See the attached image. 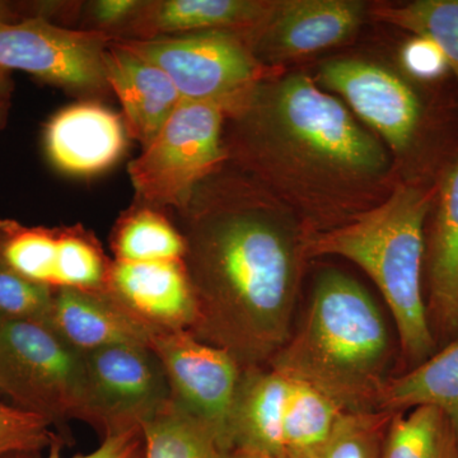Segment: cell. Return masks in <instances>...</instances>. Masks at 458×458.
I'll use <instances>...</instances> for the list:
<instances>
[{
	"label": "cell",
	"mask_w": 458,
	"mask_h": 458,
	"mask_svg": "<svg viewBox=\"0 0 458 458\" xmlns=\"http://www.w3.org/2000/svg\"><path fill=\"white\" fill-rule=\"evenodd\" d=\"M222 171L177 213L197 302L190 333L242 369L269 366L293 333L309 232L254 180Z\"/></svg>",
	"instance_id": "obj_1"
},
{
	"label": "cell",
	"mask_w": 458,
	"mask_h": 458,
	"mask_svg": "<svg viewBox=\"0 0 458 458\" xmlns=\"http://www.w3.org/2000/svg\"><path fill=\"white\" fill-rule=\"evenodd\" d=\"M227 162L309 233L351 222L390 189V153L339 99L303 73L267 77L225 113Z\"/></svg>",
	"instance_id": "obj_2"
},
{
	"label": "cell",
	"mask_w": 458,
	"mask_h": 458,
	"mask_svg": "<svg viewBox=\"0 0 458 458\" xmlns=\"http://www.w3.org/2000/svg\"><path fill=\"white\" fill-rule=\"evenodd\" d=\"M394 355L381 307L352 276L325 269L309 304L269 367L327 394L345 412L378 410Z\"/></svg>",
	"instance_id": "obj_3"
},
{
	"label": "cell",
	"mask_w": 458,
	"mask_h": 458,
	"mask_svg": "<svg viewBox=\"0 0 458 458\" xmlns=\"http://www.w3.org/2000/svg\"><path fill=\"white\" fill-rule=\"evenodd\" d=\"M432 201V192L403 183L369 212L339 227L307 233L306 238L309 260L339 256L354 262L373 280L393 316L408 369L438 351L421 276L424 228Z\"/></svg>",
	"instance_id": "obj_4"
},
{
	"label": "cell",
	"mask_w": 458,
	"mask_h": 458,
	"mask_svg": "<svg viewBox=\"0 0 458 458\" xmlns=\"http://www.w3.org/2000/svg\"><path fill=\"white\" fill-rule=\"evenodd\" d=\"M0 393L53 426L87 423L84 354L44 322L0 316Z\"/></svg>",
	"instance_id": "obj_5"
},
{
	"label": "cell",
	"mask_w": 458,
	"mask_h": 458,
	"mask_svg": "<svg viewBox=\"0 0 458 458\" xmlns=\"http://www.w3.org/2000/svg\"><path fill=\"white\" fill-rule=\"evenodd\" d=\"M221 105L182 101L156 140L128 165L135 203L185 209L195 189L227 162Z\"/></svg>",
	"instance_id": "obj_6"
},
{
	"label": "cell",
	"mask_w": 458,
	"mask_h": 458,
	"mask_svg": "<svg viewBox=\"0 0 458 458\" xmlns=\"http://www.w3.org/2000/svg\"><path fill=\"white\" fill-rule=\"evenodd\" d=\"M110 40L162 69L182 101L221 105L225 113L269 77L245 36L227 30L155 40Z\"/></svg>",
	"instance_id": "obj_7"
},
{
	"label": "cell",
	"mask_w": 458,
	"mask_h": 458,
	"mask_svg": "<svg viewBox=\"0 0 458 458\" xmlns=\"http://www.w3.org/2000/svg\"><path fill=\"white\" fill-rule=\"evenodd\" d=\"M89 419L102 438L143 427L171 403L164 366L150 345L123 344L84 354Z\"/></svg>",
	"instance_id": "obj_8"
},
{
	"label": "cell",
	"mask_w": 458,
	"mask_h": 458,
	"mask_svg": "<svg viewBox=\"0 0 458 458\" xmlns=\"http://www.w3.org/2000/svg\"><path fill=\"white\" fill-rule=\"evenodd\" d=\"M104 33L68 29L47 17L0 23V68L26 72L86 95L110 92Z\"/></svg>",
	"instance_id": "obj_9"
},
{
	"label": "cell",
	"mask_w": 458,
	"mask_h": 458,
	"mask_svg": "<svg viewBox=\"0 0 458 458\" xmlns=\"http://www.w3.org/2000/svg\"><path fill=\"white\" fill-rule=\"evenodd\" d=\"M0 258L21 276L56 289L105 293L113 260L82 225L27 227L0 221Z\"/></svg>",
	"instance_id": "obj_10"
},
{
	"label": "cell",
	"mask_w": 458,
	"mask_h": 458,
	"mask_svg": "<svg viewBox=\"0 0 458 458\" xmlns=\"http://www.w3.org/2000/svg\"><path fill=\"white\" fill-rule=\"evenodd\" d=\"M149 345L164 366L171 403L209 428L227 454L229 417L242 367L188 330L153 334Z\"/></svg>",
	"instance_id": "obj_11"
},
{
	"label": "cell",
	"mask_w": 458,
	"mask_h": 458,
	"mask_svg": "<svg viewBox=\"0 0 458 458\" xmlns=\"http://www.w3.org/2000/svg\"><path fill=\"white\" fill-rule=\"evenodd\" d=\"M367 9L360 0L273 2L247 41L258 62L271 68L348 40L363 25Z\"/></svg>",
	"instance_id": "obj_12"
},
{
	"label": "cell",
	"mask_w": 458,
	"mask_h": 458,
	"mask_svg": "<svg viewBox=\"0 0 458 458\" xmlns=\"http://www.w3.org/2000/svg\"><path fill=\"white\" fill-rule=\"evenodd\" d=\"M318 82L342 96L394 152L408 149L421 108L414 90L397 75L363 60L336 59L319 66Z\"/></svg>",
	"instance_id": "obj_13"
},
{
	"label": "cell",
	"mask_w": 458,
	"mask_h": 458,
	"mask_svg": "<svg viewBox=\"0 0 458 458\" xmlns=\"http://www.w3.org/2000/svg\"><path fill=\"white\" fill-rule=\"evenodd\" d=\"M105 293L152 335L190 331L197 318V302L183 260H113Z\"/></svg>",
	"instance_id": "obj_14"
},
{
	"label": "cell",
	"mask_w": 458,
	"mask_h": 458,
	"mask_svg": "<svg viewBox=\"0 0 458 458\" xmlns=\"http://www.w3.org/2000/svg\"><path fill=\"white\" fill-rule=\"evenodd\" d=\"M123 120L110 108L81 102L60 110L47 123L45 144L51 162L74 176L107 170L125 152Z\"/></svg>",
	"instance_id": "obj_15"
},
{
	"label": "cell",
	"mask_w": 458,
	"mask_h": 458,
	"mask_svg": "<svg viewBox=\"0 0 458 458\" xmlns=\"http://www.w3.org/2000/svg\"><path fill=\"white\" fill-rule=\"evenodd\" d=\"M105 65L108 87L123 106L126 132L144 149L182 102L179 90L158 66L111 40Z\"/></svg>",
	"instance_id": "obj_16"
},
{
	"label": "cell",
	"mask_w": 458,
	"mask_h": 458,
	"mask_svg": "<svg viewBox=\"0 0 458 458\" xmlns=\"http://www.w3.org/2000/svg\"><path fill=\"white\" fill-rule=\"evenodd\" d=\"M271 5L264 0H143L137 16L116 38L155 40L216 30L249 38Z\"/></svg>",
	"instance_id": "obj_17"
},
{
	"label": "cell",
	"mask_w": 458,
	"mask_h": 458,
	"mask_svg": "<svg viewBox=\"0 0 458 458\" xmlns=\"http://www.w3.org/2000/svg\"><path fill=\"white\" fill-rule=\"evenodd\" d=\"M44 324L83 354L123 344L149 345L152 335L106 293L80 289L53 291Z\"/></svg>",
	"instance_id": "obj_18"
},
{
	"label": "cell",
	"mask_w": 458,
	"mask_h": 458,
	"mask_svg": "<svg viewBox=\"0 0 458 458\" xmlns=\"http://www.w3.org/2000/svg\"><path fill=\"white\" fill-rule=\"evenodd\" d=\"M428 319L434 337L458 335V162L445 177L426 246Z\"/></svg>",
	"instance_id": "obj_19"
},
{
	"label": "cell",
	"mask_w": 458,
	"mask_h": 458,
	"mask_svg": "<svg viewBox=\"0 0 458 458\" xmlns=\"http://www.w3.org/2000/svg\"><path fill=\"white\" fill-rule=\"evenodd\" d=\"M288 386V378L269 366L241 370L229 417L228 452L242 448L282 457Z\"/></svg>",
	"instance_id": "obj_20"
},
{
	"label": "cell",
	"mask_w": 458,
	"mask_h": 458,
	"mask_svg": "<svg viewBox=\"0 0 458 458\" xmlns=\"http://www.w3.org/2000/svg\"><path fill=\"white\" fill-rule=\"evenodd\" d=\"M419 405L441 409L458 434V335L423 363L390 377L378 400V410L385 411H408Z\"/></svg>",
	"instance_id": "obj_21"
},
{
	"label": "cell",
	"mask_w": 458,
	"mask_h": 458,
	"mask_svg": "<svg viewBox=\"0 0 458 458\" xmlns=\"http://www.w3.org/2000/svg\"><path fill=\"white\" fill-rule=\"evenodd\" d=\"M114 260H183L186 243L180 228L162 210L135 203L114 223L110 238Z\"/></svg>",
	"instance_id": "obj_22"
},
{
	"label": "cell",
	"mask_w": 458,
	"mask_h": 458,
	"mask_svg": "<svg viewBox=\"0 0 458 458\" xmlns=\"http://www.w3.org/2000/svg\"><path fill=\"white\" fill-rule=\"evenodd\" d=\"M381 458H458V434L451 419L437 406L394 412Z\"/></svg>",
	"instance_id": "obj_23"
},
{
	"label": "cell",
	"mask_w": 458,
	"mask_h": 458,
	"mask_svg": "<svg viewBox=\"0 0 458 458\" xmlns=\"http://www.w3.org/2000/svg\"><path fill=\"white\" fill-rule=\"evenodd\" d=\"M288 381L282 457L300 454L324 442L345 412L312 386L294 379Z\"/></svg>",
	"instance_id": "obj_24"
},
{
	"label": "cell",
	"mask_w": 458,
	"mask_h": 458,
	"mask_svg": "<svg viewBox=\"0 0 458 458\" xmlns=\"http://www.w3.org/2000/svg\"><path fill=\"white\" fill-rule=\"evenodd\" d=\"M372 16L436 44L458 82V0H415L403 5H381L372 9Z\"/></svg>",
	"instance_id": "obj_25"
},
{
	"label": "cell",
	"mask_w": 458,
	"mask_h": 458,
	"mask_svg": "<svg viewBox=\"0 0 458 458\" xmlns=\"http://www.w3.org/2000/svg\"><path fill=\"white\" fill-rule=\"evenodd\" d=\"M144 458H223L209 428L170 403L143 427Z\"/></svg>",
	"instance_id": "obj_26"
},
{
	"label": "cell",
	"mask_w": 458,
	"mask_h": 458,
	"mask_svg": "<svg viewBox=\"0 0 458 458\" xmlns=\"http://www.w3.org/2000/svg\"><path fill=\"white\" fill-rule=\"evenodd\" d=\"M394 412H344L324 442L282 458H381L382 445Z\"/></svg>",
	"instance_id": "obj_27"
},
{
	"label": "cell",
	"mask_w": 458,
	"mask_h": 458,
	"mask_svg": "<svg viewBox=\"0 0 458 458\" xmlns=\"http://www.w3.org/2000/svg\"><path fill=\"white\" fill-rule=\"evenodd\" d=\"M47 419L0 399V458L47 451L57 434Z\"/></svg>",
	"instance_id": "obj_28"
},
{
	"label": "cell",
	"mask_w": 458,
	"mask_h": 458,
	"mask_svg": "<svg viewBox=\"0 0 458 458\" xmlns=\"http://www.w3.org/2000/svg\"><path fill=\"white\" fill-rule=\"evenodd\" d=\"M53 291L30 282L0 258V316L45 322Z\"/></svg>",
	"instance_id": "obj_29"
},
{
	"label": "cell",
	"mask_w": 458,
	"mask_h": 458,
	"mask_svg": "<svg viewBox=\"0 0 458 458\" xmlns=\"http://www.w3.org/2000/svg\"><path fill=\"white\" fill-rule=\"evenodd\" d=\"M143 0H98L84 5V31L116 38L137 16Z\"/></svg>",
	"instance_id": "obj_30"
},
{
	"label": "cell",
	"mask_w": 458,
	"mask_h": 458,
	"mask_svg": "<svg viewBox=\"0 0 458 458\" xmlns=\"http://www.w3.org/2000/svg\"><path fill=\"white\" fill-rule=\"evenodd\" d=\"M63 441L57 437L50 445L47 458H64L62 456ZM146 442L141 427L131 428L123 432L108 434L102 438L101 445L89 454H80L73 458H144Z\"/></svg>",
	"instance_id": "obj_31"
},
{
	"label": "cell",
	"mask_w": 458,
	"mask_h": 458,
	"mask_svg": "<svg viewBox=\"0 0 458 458\" xmlns=\"http://www.w3.org/2000/svg\"><path fill=\"white\" fill-rule=\"evenodd\" d=\"M403 63L406 71L420 80H433L447 69V60L432 41L415 38L403 50Z\"/></svg>",
	"instance_id": "obj_32"
},
{
	"label": "cell",
	"mask_w": 458,
	"mask_h": 458,
	"mask_svg": "<svg viewBox=\"0 0 458 458\" xmlns=\"http://www.w3.org/2000/svg\"><path fill=\"white\" fill-rule=\"evenodd\" d=\"M223 458H274L269 456V454H262V452L251 451V450H242V448H236V450H232L227 452Z\"/></svg>",
	"instance_id": "obj_33"
},
{
	"label": "cell",
	"mask_w": 458,
	"mask_h": 458,
	"mask_svg": "<svg viewBox=\"0 0 458 458\" xmlns=\"http://www.w3.org/2000/svg\"><path fill=\"white\" fill-rule=\"evenodd\" d=\"M9 89V71L0 68V113L4 106L5 98Z\"/></svg>",
	"instance_id": "obj_34"
},
{
	"label": "cell",
	"mask_w": 458,
	"mask_h": 458,
	"mask_svg": "<svg viewBox=\"0 0 458 458\" xmlns=\"http://www.w3.org/2000/svg\"><path fill=\"white\" fill-rule=\"evenodd\" d=\"M13 13H12L11 5L5 2H0V23L12 22Z\"/></svg>",
	"instance_id": "obj_35"
},
{
	"label": "cell",
	"mask_w": 458,
	"mask_h": 458,
	"mask_svg": "<svg viewBox=\"0 0 458 458\" xmlns=\"http://www.w3.org/2000/svg\"><path fill=\"white\" fill-rule=\"evenodd\" d=\"M8 458H44V457H42V454H40V452H38V454H14V456H11Z\"/></svg>",
	"instance_id": "obj_36"
}]
</instances>
